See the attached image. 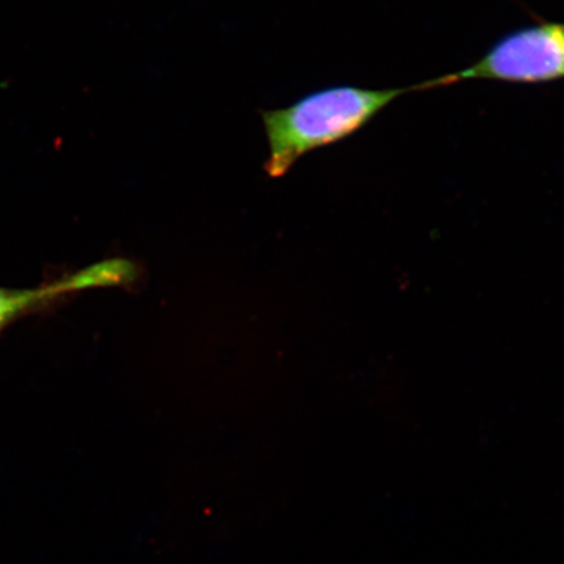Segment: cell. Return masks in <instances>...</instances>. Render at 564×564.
<instances>
[{
  "mask_svg": "<svg viewBox=\"0 0 564 564\" xmlns=\"http://www.w3.org/2000/svg\"><path fill=\"white\" fill-rule=\"evenodd\" d=\"M406 91L411 89L340 86L313 91L286 108L262 111L270 150L264 172L281 178L306 153L352 135Z\"/></svg>",
  "mask_w": 564,
  "mask_h": 564,
  "instance_id": "6da1fadb",
  "label": "cell"
},
{
  "mask_svg": "<svg viewBox=\"0 0 564 564\" xmlns=\"http://www.w3.org/2000/svg\"><path fill=\"white\" fill-rule=\"evenodd\" d=\"M564 77V24L545 23L506 35L474 66L420 84L411 90L453 86L458 82L491 79L542 83Z\"/></svg>",
  "mask_w": 564,
  "mask_h": 564,
  "instance_id": "7a4b0ae2",
  "label": "cell"
},
{
  "mask_svg": "<svg viewBox=\"0 0 564 564\" xmlns=\"http://www.w3.org/2000/svg\"><path fill=\"white\" fill-rule=\"evenodd\" d=\"M141 268L133 260L112 258L90 264L48 284L30 289L0 288V330L24 315L40 312L75 293L96 288L135 285Z\"/></svg>",
  "mask_w": 564,
  "mask_h": 564,
  "instance_id": "3957f363",
  "label": "cell"
}]
</instances>
